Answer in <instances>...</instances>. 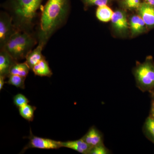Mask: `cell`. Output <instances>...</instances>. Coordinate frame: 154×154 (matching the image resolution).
I'll list each match as a JSON object with an SVG mask.
<instances>
[{
	"label": "cell",
	"mask_w": 154,
	"mask_h": 154,
	"mask_svg": "<svg viewBox=\"0 0 154 154\" xmlns=\"http://www.w3.org/2000/svg\"><path fill=\"white\" fill-rule=\"evenodd\" d=\"M43 48V46L38 44L37 47L30 51L25 58V62L30 67V70H32L36 64L45 58L42 54Z\"/></svg>",
	"instance_id": "cell-12"
},
{
	"label": "cell",
	"mask_w": 154,
	"mask_h": 154,
	"mask_svg": "<svg viewBox=\"0 0 154 154\" xmlns=\"http://www.w3.org/2000/svg\"><path fill=\"white\" fill-rule=\"evenodd\" d=\"M111 22L113 28L119 33H124L128 28L126 15L123 11L118 10L114 12Z\"/></svg>",
	"instance_id": "cell-9"
},
{
	"label": "cell",
	"mask_w": 154,
	"mask_h": 154,
	"mask_svg": "<svg viewBox=\"0 0 154 154\" xmlns=\"http://www.w3.org/2000/svg\"><path fill=\"white\" fill-rule=\"evenodd\" d=\"M36 107L27 104L19 107V112L20 115L29 122L33 121L34 118V111L36 110Z\"/></svg>",
	"instance_id": "cell-17"
},
{
	"label": "cell",
	"mask_w": 154,
	"mask_h": 154,
	"mask_svg": "<svg viewBox=\"0 0 154 154\" xmlns=\"http://www.w3.org/2000/svg\"><path fill=\"white\" fill-rule=\"evenodd\" d=\"M137 86L143 92L154 91V63L151 57L138 65L134 71Z\"/></svg>",
	"instance_id": "cell-4"
},
{
	"label": "cell",
	"mask_w": 154,
	"mask_h": 154,
	"mask_svg": "<svg viewBox=\"0 0 154 154\" xmlns=\"http://www.w3.org/2000/svg\"><path fill=\"white\" fill-rule=\"evenodd\" d=\"M8 78V80L6 82L7 84L12 85L18 88L25 89L26 77L21 76L18 75L11 74L9 75Z\"/></svg>",
	"instance_id": "cell-19"
},
{
	"label": "cell",
	"mask_w": 154,
	"mask_h": 154,
	"mask_svg": "<svg viewBox=\"0 0 154 154\" xmlns=\"http://www.w3.org/2000/svg\"><path fill=\"white\" fill-rule=\"evenodd\" d=\"M70 9V0H48L42 9L36 34L44 47L54 33L65 25Z\"/></svg>",
	"instance_id": "cell-1"
},
{
	"label": "cell",
	"mask_w": 154,
	"mask_h": 154,
	"mask_svg": "<svg viewBox=\"0 0 154 154\" xmlns=\"http://www.w3.org/2000/svg\"><path fill=\"white\" fill-rule=\"evenodd\" d=\"M145 2L154 6V0H145Z\"/></svg>",
	"instance_id": "cell-26"
},
{
	"label": "cell",
	"mask_w": 154,
	"mask_h": 154,
	"mask_svg": "<svg viewBox=\"0 0 154 154\" xmlns=\"http://www.w3.org/2000/svg\"><path fill=\"white\" fill-rule=\"evenodd\" d=\"M143 131L147 138L154 143V123L149 116L144 124Z\"/></svg>",
	"instance_id": "cell-18"
},
{
	"label": "cell",
	"mask_w": 154,
	"mask_h": 154,
	"mask_svg": "<svg viewBox=\"0 0 154 154\" xmlns=\"http://www.w3.org/2000/svg\"><path fill=\"white\" fill-rule=\"evenodd\" d=\"M61 146L62 147L72 149L83 154H89L92 148L82 138L78 140L61 142Z\"/></svg>",
	"instance_id": "cell-11"
},
{
	"label": "cell",
	"mask_w": 154,
	"mask_h": 154,
	"mask_svg": "<svg viewBox=\"0 0 154 154\" xmlns=\"http://www.w3.org/2000/svg\"><path fill=\"white\" fill-rule=\"evenodd\" d=\"M5 77L0 75V91H2L4 85L6 83V82H5Z\"/></svg>",
	"instance_id": "cell-25"
},
{
	"label": "cell",
	"mask_w": 154,
	"mask_h": 154,
	"mask_svg": "<svg viewBox=\"0 0 154 154\" xmlns=\"http://www.w3.org/2000/svg\"><path fill=\"white\" fill-rule=\"evenodd\" d=\"M138 9L139 16L149 28L154 27V6L148 3H141Z\"/></svg>",
	"instance_id": "cell-8"
},
{
	"label": "cell",
	"mask_w": 154,
	"mask_h": 154,
	"mask_svg": "<svg viewBox=\"0 0 154 154\" xmlns=\"http://www.w3.org/2000/svg\"><path fill=\"white\" fill-rule=\"evenodd\" d=\"M130 26L132 36L142 33L146 30V25L140 16H134L130 21Z\"/></svg>",
	"instance_id": "cell-13"
},
{
	"label": "cell",
	"mask_w": 154,
	"mask_h": 154,
	"mask_svg": "<svg viewBox=\"0 0 154 154\" xmlns=\"http://www.w3.org/2000/svg\"><path fill=\"white\" fill-rule=\"evenodd\" d=\"M113 13V11L107 5H105L98 7L96 12V16L100 21L108 22L111 20Z\"/></svg>",
	"instance_id": "cell-15"
},
{
	"label": "cell",
	"mask_w": 154,
	"mask_h": 154,
	"mask_svg": "<svg viewBox=\"0 0 154 154\" xmlns=\"http://www.w3.org/2000/svg\"><path fill=\"white\" fill-rule=\"evenodd\" d=\"M43 0H7L2 5L18 31L34 33L37 11Z\"/></svg>",
	"instance_id": "cell-2"
},
{
	"label": "cell",
	"mask_w": 154,
	"mask_h": 154,
	"mask_svg": "<svg viewBox=\"0 0 154 154\" xmlns=\"http://www.w3.org/2000/svg\"><path fill=\"white\" fill-rule=\"evenodd\" d=\"M151 98V106L149 116L152 119H154V91L149 92Z\"/></svg>",
	"instance_id": "cell-24"
},
{
	"label": "cell",
	"mask_w": 154,
	"mask_h": 154,
	"mask_svg": "<svg viewBox=\"0 0 154 154\" xmlns=\"http://www.w3.org/2000/svg\"><path fill=\"white\" fill-rule=\"evenodd\" d=\"M32 71L36 75L40 77H51L53 74L48 62L45 58L40 61L33 67Z\"/></svg>",
	"instance_id": "cell-14"
},
{
	"label": "cell",
	"mask_w": 154,
	"mask_h": 154,
	"mask_svg": "<svg viewBox=\"0 0 154 154\" xmlns=\"http://www.w3.org/2000/svg\"><path fill=\"white\" fill-rule=\"evenodd\" d=\"M85 5L97 6L98 7L107 5L109 0H82Z\"/></svg>",
	"instance_id": "cell-22"
},
{
	"label": "cell",
	"mask_w": 154,
	"mask_h": 154,
	"mask_svg": "<svg viewBox=\"0 0 154 154\" xmlns=\"http://www.w3.org/2000/svg\"><path fill=\"white\" fill-rule=\"evenodd\" d=\"M17 30L13 23V19L6 11L0 13V49L5 47L11 37Z\"/></svg>",
	"instance_id": "cell-5"
},
{
	"label": "cell",
	"mask_w": 154,
	"mask_h": 154,
	"mask_svg": "<svg viewBox=\"0 0 154 154\" xmlns=\"http://www.w3.org/2000/svg\"><path fill=\"white\" fill-rule=\"evenodd\" d=\"M110 153V151L107 148L104 143L92 147L89 154H108Z\"/></svg>",
	"instance_id": "cell-21"
},
{
	"label": "cell",
	"mask_w": 154,
	"mask_h": 154,
	"mask_svg": "<svg viewBox=\"0 0 154 154\" xmlns=\"http://www.w3.org/2000/svg\"><path fill=\"white\" fill-rule=\"evenodd\" d=\"M123 4L128 8L138 9L140 5V0H123Z\"/></svg>",
	"instance_id": "cell-23"
},
{
	"label": "cell",
	"mask_w": 154,
	"mask_h": 154,
	"mask_svg": "<svg viewBox=\"0 0 154 154\" xmlns=\"http://www.w3.org/2000/svg\"><path fill=\"white\" fill-rule=\"evenodd\" d=\"M82 138L92 147L104 143L103 134L95 126L91 127Z\"/></svg>",
	"instance_id": "cell-10"
},
{
	"label": "cell",
	"mask_w": 154,
	"mask_h": 154,
	"mask_svg": "<svg viewBox=\"0 0 154 154\" xmlns=\"http://www.w3.org/2000/svg\"><path fill=\"white\" fill-rule=\"evenodd\" d=\"M30 69L25 62L19 63L17 62L11 68L10 75H16L26 77L28 75Z\"/></svg>",
	"instance_id": "cell-16"
},
{
	"label": "cell",
	"mask_w": 154,
	"mask_h": 154,
	"mask_svg": "<svg viewBox=\"0 0 154 154\" xmlns=\"http://www.w3.org/2000/svg\"><path fill=\"white\" fill-rule=\"evenodd\" d=\"M17 62L4 48L0 49V75L8 78L11 68Z\"/></svg>",
	"instance_id": "cell-7"
},
{
	"label": "cell",
	"mask_w": 154,
	"mask_h": 154,
	"mask_svg": "<svg viewBox=\"0 0 154 154\" xmlns=\"http://www.w3.org/2000/svg\"><path fill=\"white\" fill-rule=\"evenodd\" d=\"M29 140L28 144L23 149L24 152L26 150L30 148L43 149H56L62 147L61 142L53 140L48 138H45L35 136L30 130Z\"/></svg>",
	"instance_id": "cell-6"
},
{
	"label": "cell",
	"mask_w": 154,
	"mask_h": 154,
	"mask_svg": "<svg viewBox=\"0 0 154 154\" xmlns=\"http://www.w3.org/2000/svg\"><path fill=\"white\" fill-rule=\"evenodd\" d=\"M150 118H151V117H150ZM151 119H152V121H153V122L154 123V119H152V118H151Z\"/></svg>",
	"instance_id": "cell-27"
},
{
	"label": "cell",
	"mask_w": 154,
	"mask_h": 154,
	"mask_svg": "<svg viewBox=\"0 0 154 154\" xmlns=\"http://www.w3.org/2000/svg\"><path fill=\"white\" fill-rule=\"evenodd\" d=\"M14 102L15 105L19 108L28 104L30 101L23 94H19L14 96Z\"/></svg>",
	"instance_id": "cell-20"
},
{
	"label": "cell",
	"mask_w": 154,
	"mask_h": 154,
	"mask_svg": "<svg viewBox=\"0 0 154 154\" xmlns=\"http://www.w3.org/2000/svg\"><path fill=\"white\" fill-rule=\"evenodd\" d=\"M38 44L36 33L17 31L3 48L17 61L25 59Z\"/></svg>",
	"instance_id": "cell-3"
}]
</instances>
